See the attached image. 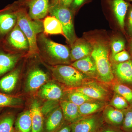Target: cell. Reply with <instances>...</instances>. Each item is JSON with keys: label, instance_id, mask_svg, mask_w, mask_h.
I'll list each match as a JSON object with an SVG mask.
<instances>
[{"label": "cell", "instance_id": "obj_1", "mask_svg": "<svg viewBox=\"0 0 132 132\" xmlns=\"http://www.w3.org/2000/svg\"><path fill=\"white\" fill-rule=\"evenodd\" d=\"M37 44L39 53L55 65L69 64L72 61L69 48L51 40L45 34L37 37Z\"/></svg>", "mask_w": 132, "mask_h": 132}, {"label": "cell", "instance_id": "obj_43", "mask_svg": "<svg viewBox=\"0 0 132 132\" xmlns=\"http://www.w3.org/2000/svg\"><path fill=\"white\" fill-rule=\"evenodd\" d=\"M100 131H99V132H100Z\"/></svg>", "mask_w": 132, "mask_h": 132}, {"label": "cell", "instance_id": "obj_16", "mask_svg": "<svg viewBox=\"0 0 132 132\" xmlns=\"http://www.w3.org/2000/svg\"><path fill=\"white\" fill-rule=\"evenodd\" d=\"M60 106L64 119L68 122L73 123L83 117L80 113L79 106L68 100L61 101Z\"/></svg>", "mask_w": 132, "mask_h": 132}, {"label": "cell", "instance_id": "obj_5", "mask_svg": "<svg viewBox=\"0 0 132 132\" xmlns=\"http://www.w3.org/2000/svg\"><path fill=\"white\" fill-rule=\"evenodd\" d=\"M49 13L50 15L58 19L61 24L63 35L69 44L72 45L76 40L72 11L69 8L56 3L50 5Z\"/></svg>", "mask_w": 132, "mask_h": 132}, {"label": "cell", "instance_id": "obj_12", "mask_svg": "<svg viewBox=\"0 0 132 132\" xmlns=\"http://www.w3.org/2000/svg\"><path fill=\"white\" fill-rule=\"evenodd\" d=\"M112 70L114 75L120 81L132 86V61L114 64Z\"/></svg>", "mask_w": 132, "mask_h": 132}, {"label": "cell", "instance_id": "obj_28", "mask_svg": "<svg viewBox=\"0 0 132 132\" xmlns=\"http://www.w3.org/2000/svg\"><path fill=\"white\" fill-rule=\"evenodd\" d=\"M22 102L19 97L0 93V107L19 106L22 104Z\"/></svg>", "mask_w": 132, "mask_h": 132}, {"label": "cell", "instance_id": "obj_20", "mask_svg": "<svg viewBox=\"0 0 132 132\" xmlns=\"http://www.w3.org/2000/svg\"><path fill=\"white\" fill-rule=\"evenodd\" d=\"M106 106V102L103 101L92 100L86 102L79 106L81 115L83 117L98 113Z\"/></svg>", "mask_w": 132, "mask_h": 132}, {"label": "cell", "instance_id": "obj_15", "mask_svg": "<svg viewBox=\"0 0 132 132\" xmlns=\"http://www.w3.org/2000/svg\"><path fill=\"white\" fill-rule=\"evenodd\" d=\"M71 65L88 77H97L96 65L91 55L76 61Z\"/></svg>", "mask_w": 132, "mask_h": 132}, {"label": "cell", "instance_id": "obj_40", "mask_svg": "<svg viewBox=\"0 0 132 132\" xmlns=\"http://www.w3.org/2000/svg\"><path fill=\"white\" fill-rule=\"evenodd\" d=\"M60 0H52V3L50 5H54V4H56V3H59Z\"/></svg>", "mask_w": 132, "mask_h": 132}, {"label": "cell", "instance_id": "obj_34", "mask_svg": "<svg viewBox=\"0 0 132 132\" xmlns=\"http://www.w3.org/2000/svg\"><path fill=\"white\" fill-rule=\"evenodd\" d=\"M112 59L118 63L125 62L130 59V54L127 51H122L112 56Z\"/></svg>", "mask_w": 132, "mask_h": 132}, {"label": "cell", "instance_id": "obj_27", "mask_svg": "<svg viewBox=\"0 0 132 132\" xmlns=\"http://www.w3.org/2000/svg\"><path fill=\"white\" fill-rule=\"evenodd\" d=\"M68 100L79 106L86 102L93 99L81 92L73 89L68 93Z\"/></svg>", "mask_w": 132, "mask_h": 132}, {"label": "cell", "instance_id": "obj_42", "mask_svg": "<svg viewBox=\"0 0 132 132\" xmlns=\"http://www.w3.org/2000/svg\"><path fill=\"white\" fill-rule=\"evenodd\" d=\"M130 1H132V0H130Z\"/></svg>", "mask_w": 132, "mask_h": 132}, {"label": "cell", "instance_id": "obj_3", "mask_svg": "<svg viewBox=\"0 0 132 132\" xmlns=\"http://www.w3.org/2000/svg\"><path fill=\"white\" fill-rule=\"evenodd\" d=\"M17 24L27 39L29 45L28 53L34 54L39 53L37 35L43 31V24L40 20H32L25 10L15 11Z\"/></svg>", "mask_w": 132, "mask_h": 132}, {"label": "cell", "instance_id": "obj_7", "mask_svg": "<svg viewBox=\"0 0 132 132\" xmlns=\"http://www.w3.org/2000/svg\"><path fill=\"white\" fill-rule=\"evenodd\" d=\"M73 89L81 92L93 100H97L105 101L109 94L106 88L98 82L92 81H88L80 86Z\"/></svg>", "mask_w": 132, "mask_h": 132}, {"label": "cell", "instance_id": "obj_11", "mask_svg": "<svg viewBox=\"0 0 132 132\" xmlns=\"http://www.w3.org/2000/svg\"><path fill=\"white\" fill-rule=\"evenodd\" d=\"M17 23L15 11L8 7L0 11V36L9 34Z\"/></svg>", "mask_w": 132, "mask_h": 132}, {"label": "cell", "instance_id": "obj_4", "mask_svg": "<svg viewBox=\"0 0 132 132\" xmlns=\"http://www.w3.org/2000/svg\"><path fill=\"white\" fill-rule=\"evenodd\" d=\"M51 71L56 80L71 88L79 87L89 81L88 76L71 65H56Z\"/></svg>", "mask_w": 132, "mask_h": 132}, {"label": "cell", "instance_id": "obj_2", "mask_svg": "<svg viewBox=\"0 0 132 132\" xmlns=\"http://www.w3.org/2000/svg\"><path fill=\"white\" fill-rule=\"evenodd\" d=\"M92 44L93 50L91 55L97 69V77L102 82L109 83L114 79L109 59L108 48L102 41L95 40Z\"/></svg>", "mask_w": 132, "mask_h": 132}, {"label": "cell", "instance_id": "obj_32", "mask_svg": "<svg viewBox=\"0 0 132 132\" xmlns=\"http://www.w3.org/2000/svg\"><path fill=\"white\" fill-rule=\"evenodd\" d=\"M59 106V101L48 100L44 104L43 106L41 107L42 112L43 115L50 113L55 109Z\"/></svg>", "mask_w": 132, "mask_h": 132}, {"label": "cell", "instance_id": "obj_37", "mask_svg": "<svg viewBox=\"0 0 132 132\" xmlns=\"http://www.w3.org/2000/svg\"><path fill=\"white\" fill-rule=\"evenodd\" d=\"M73 1V0H60L59 3H57L63 6L69 8L72 3Z\"/></svg>", "mask_w": 132, "mask_h": 132}, {"label": "cell", "instance_id": "obj_17", "mask_svg": "<svg viewBox=\"0 0 132 132\" xmlns=\"http://www.w3.org/2000/svg\"><path fill=\"white\" fill-rule=\"evenodd\" d=\"M39 94L42 98L48 100L59 101L63 97V92L57 84L50 82L44 84L41 87Z\"/></svg>", "mask_w": 132, "mask_h": 132}, {"label": "cell", "instance_id": "obj_33", "mask_svg": "<svg viewBox=\"0 0 132 132\" xmlns=\"http://www.w3.org/2000/svg\"><path fill=\"white\" fill-rule=\"evenodd\" d=\"M125 41L121 39L114 40L111 43L112 57L119 52L123 51L125 49Z\"/></svg>", "mask_w": 132, "mask_h": 132}, {"label": "cell", "instance_id": "obj_9", "mask_svg": "<svg viewBox=\"0 0 132 132\" xmlns=\"http://www.w3.org/2000/svg\"><path fill=\"white\" fill-rule=\"evenodd\" d=\"M48 74L38 67L30 70L27 78L26 88L29 92H34L41 87L48 79Z\"/></svg>", "mask_w": 132, "mask_h": 132}, {"label": "cell", "instance_id": "obj_19", "mask_svg": "<svg viewBox=\"0 0 132 132\" xmlns=\"http://www.w3.org/2000/svg\"><path fill=\"white\" fill-rule=\"evenodd\" d=\"M64 119L61 109L59 106L48 116L45 125L46 132H54L56 131L61 126Z\"/></svg>", "mask_w": 132, "mask_h": 132}, {"label": "cell", "instance_id": "obj_31", "mask_svg": "<svg viewBox=\"0 0 132 132\" xmlns=\"http://www.w3.org/2000/svg\"><path fill=\"white\" fill-rule=\"evenodd\" d=\"M121 128L125 132H132V105L125 110V118Z\"/></svg>", "mask_w": 132, "mask_h": 132}, {"label": "cell", "instance_id": "obj_13", "mask_svg": "<svg viewBox=\"0 0 132 132\" xmlns=\"http://www.w3.org/2000/svg\"><path fill=\"white\" fill-rule=\"evenodd\" d=\"M71 46L70 57L72 61L91 55L93 50L92 44L83 40L76 39Z\"/></svg>", "mask_w": 132, "mask_h": 132}, {"label": "cell", "instance_id": "obj_23", "mask_svg": "<svg viewBox=\"0 0 132 132\" xmlns=\"http://www.w3.org/2000/svg\"><path fill=\"white\" fill-rule=\"evenodd\" d=\"M128 5L124 0H113V9L119 25L122 29L125 27V16Z\"/></svg>", "mask_w": 132, "mask_h": 132}, {"label": "cell", "instance_id": "obj_18", "mask_svg": "<svg viewBox=\"0 0 132 132\" xmlns=\"http://www.w3.org/2000/svg\"><path fill=\"white\" fill-rule=\"evenodd\" d=\"M20 57L19 54L0 51V76L13 69Z\"/></svg>", "mask_w": 132, "mask_h": 132}, {"label": "cell", "instance_id": "obj_26", "mask_svg": "<svg viewBox=\"0 0 132 132\" xmlns=\"http://www.w3.org/2000/svg\"><path fill=\"white\" fill-rule=\"evenodd\" d=\"M114 93L119 94L132 105V89L126 85L121 83H116L113 85Z\"/></svg>", "mask_w": 132, "mask_h": 132}, {"label": "cell", "instance_id": "obj_25", "mask_svg": "<svg viewBox=\"0 0 132 132\" xmlns=\"http://www.w3.org/2000/svg\"><path fill=\"white\" fill-rule=\"evenodd\" d=\"M15 127L19 132H31L32 117L30 109L19 116L15 123Z\"/></svg>", "mask_w": 132, "mask_h": 132}, {"label": "cell", "instance_id": "obj_22", "mask_svg": "<svg viewBox=\"0 0 132 132\" xmlns=\"http://www.w3.org/2000/svg\"><path fill=\"white\" fill-rule=\"evenodd\" d=\"M20 70L15 69L0 80V89L5 93H9L14 89L20 75Z\"/></svg>", "mask_w": 132, "mask_h": 132}, {"label": "cell", "instance_id": "obj_21", "mask_svg": "<svg viewBox=\"0 0 132 132\" xmlns=\"http://www.w3.org/2000/svg\"><path fill=\"white\" fill-rule=\"evenodd\" d=\"M30 110L32 117L31 132H42L43 130V114L40 105L37 101L33 102Z\"/></svg>", "mask_w": 132, "mask_h": 132}, {"label": "cell", "instance_id": "obj_35", "mask_svg": "<svg viewBox=\"0 0 132 132\" xmlns=\"http://www.w3.org/2000/svg\"><path fill=\"white\" fill-rule=\"evenodd\" d=\"M100 132H125L120 128L115 127L111 125L103 126Z\"/></svg>", "mask_w": 132, "mask_h": 132}, {"label": "cell", "instance_id": "obj_8", "mask_svg": "<svg viewBox=\"0 0 132 132\" xmlns=\"http://www.w3.org/2000/svg\"><path fill=\"white\" fill-rule=\"evenodd\" d=\"M8 45L15 49L19 50H29V45L27 39L17 23L7 38Z\"/></svg>", "mask_w": 132, "mask_h": 132}, {"label": "cell", "instance_id": "obj_30", "mask_svg": "<svg viewBox=\"0 0 132 132\" xmlns=\"http://www.w3.org/2000/svg\"><path fill=\"white\" fill-rule=\"evenodd\" d=\"M128 102L119 94L114 93L113 97L110 102V105L121 111H125L130 106Z\"/></svg>", "mask_w": 132, "mask_h": 132}, {"label": "cell", "instance_id": "obj_36", "mask_svg": "<svg viewBox=\"0 0 132 132\" xmlns=\"http://www.w3.org/2000/svg\"><path fill=\"white\" fill-rule=\"evenodd\" d=\"M128 29L129 35L132 36V8L130 10L128 17Z\"/></svg>", "mask_w": 132, "mask_h": 132}, {"label": "cell", "instance_id": "obj_41", "mask_svg": "<svg viewBox=\"0 0 132 132\" xmlns=\"http://www.w3.org/2000/svg\"><path fill=\"white\" fill-rule=\"evenodd\" d=\"M131 50L132 51V43H131Z\"/></svg>", "mask_w": 132, "mask_h": 132}, {"label": "cell", "instance_id": "obj_39", "mask_svg": "<svg viewBox=\"0 0 132 132\" xmlns=\"http://www.w3.org/2000/svg\"><path fill=\"white\" fill-rule=\"evenodd\" d=\"M58 132H71V128L70 125H65L59 130Z\"/></svg>", "mask_w": 132, "mask_h": 132}, {"label": "cell", "instance_id": "obj_29", "mask_svg": "<svg viewBox=\"0 0 132 132\" xmlns=\"http://www.w3.org/2000/svg\"><path fill=\"white\" fill-rule=\"evenodd\" d=\"M14 118L12 114L3 116L0 119V132H14Z\"/></svg>", "mask_w": 132, "mask_h": 132}, {"label": "cell", "instance_id": "obj_24", "mask_svg": "<svg viewBox=\"0 0 132 132\" xmlns=\"http://www.w3.org/2000/svg\"><path fill=\"white\" fill-rule=\"evenodd\" d=\"M43 31L46 34H62L63 31L61 24L58 19L50 15L46 16L43 21Z\"/></svg>", "mask_w": 132, "mask_h": 132}, {"label": "cell", "instance_id": "obj_38", "mask_svg": "<svg viewBox=\"0 0 132 132\" xmlns=\"http://www.w3.org/2000/svg\"><path fill=\"white\" fill-rule=\"evenodd\" d=\"M85 1L86 0H73L72 3L73 7L74 8H76L80 6L85 2Z\"/></svg>", "mask_w": 132, "mask_h": 132}, {"label": "cell", "instance_id": "obj_14", "mask_svg": "<svg viewBox=\"0 0 132 132\" xmlns=\"http://www.w3.org/2000/svg\"><path fill=\"white\" fill-rule=\"evenodd\" d=\"M102 117L108 125L121 128L125 118V111L118 110L110 105L106 106Z\"/></svg>", "mask_w": 132, "mask_h": 132}, {"label": "cell", "instance_id": "obj_6", "mask_svg": "<svg viewBox=\"0 0 132 132\" xmlns=\"http://www.w3.org/2000/svg\"><path fill=\"white\" fill-rule=\"evenodd\" d=\"M102 116L95 114L84 116L70 126L71 132H99L104 126Z\"/></svg>", "mask_w": 132, "mask_h": 132}, {"label": "cell", "instance_id": "obj_10", "mask_svg": "<svg viewBox=\"0 0 132 132\" xmlns=\"http://www.w3.org/2000/svg\"><path fill=\"white\" fill-rule=\"evenodd\" d=\"M50 0H29L28 2V14L32 20H40L49 12Z\"/></svg>", "mask_w": 132, "mask_h": 132}]
</instances>
